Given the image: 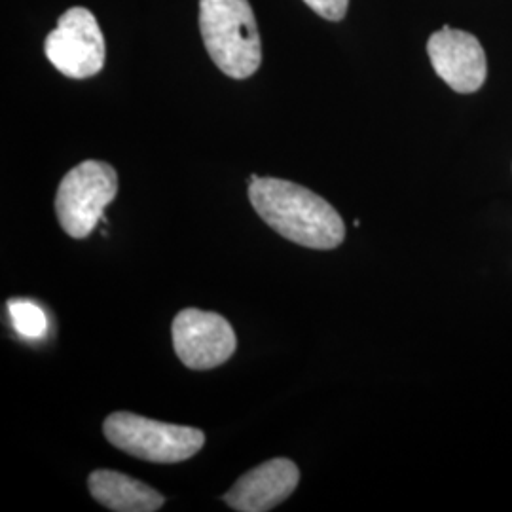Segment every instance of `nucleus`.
Masks as SVG:
<instances>
[{
  "mask_svg": "<svg viewBox=\"0 0 512 512\" xmlns=\"http://www.w3.org/2000/svg\"><path fill=\"white\" fill-rule=\"evenodd\" d=\"M118 194L114 167L86 160L73 167L55 194V213L61 228L74 239L88 238L103 219L105 207Z\"/></svg>",
  "mask_w": 512,
  "mask_h": 512,
  "instance_id": "nucleus-4",
  "label": "nucleus"
},
{
  "mask_svg": "<svg viewBox=\"0 0 512 512\" xmlns=\"http://www.w3.org/2000/svg\"><path fill=\"white\" fill-rule=\"evenodd\" d=\"M93 499L114 512H156L164 507V495L145 482L109 469L93 471L88 478Z\"/></svg>",
  "mask_w": 512,
  "mask_h": 512,
  "instance_id": "nucleus-9",
  "label": "nucleus"
},
{
  "mask_svg": "<svg viewBox=\"0 0 512 512\" xmlns=\"http://www.w3.org/2000/svg\"><path fill=\"white\" fill-rule=\"evenodd\" d=\"M171 336L177 357L192 370H211L224 365L238 348L232 325L215 311L186 308L177 313Z\"/></svg>",
  "mask_w": 512,
  "mask_h": 512,
  "instance_id": "nucleus-6",
  "label": "nucleus"
},
{
  "mask_svg": "<svg viewBox=\"0 0 512 512\" xmlns=\"http://www.w3.org/2000/svg\"><path fill=\"white\" fill-rule=\"evenodd\" d=\"M311 10L329 21H340L348 14L349 0H304Z\"/></svg>",
  "mask_w": 512,
  "mask_h": 512,
  "instance_id": "nucleus-11",
  "label": "nucleus"
},
{
  "mask_svg": "<svg viewBox=\"0 0 512 512\" xmlns=\"http://www.w3.org/2000/svg\"><path fill=\"white\" fill-rule=\"evenodd\" d=\"M205 48L222 73L249 78L262 63V42L249 0H200Z\"/></svg>",
  "mask_w": 512,
  "mask_h": 512,
  "instance_id": "nucleus-2",
  "label": "nucleus"
},
{
  "mask_svg": "<svg viewBox=\"0 0 512 512\" xmlns=\"http://www.w3.org/2000/svg\"><path fill=\"white\" fill-rule=\"evenodd\" d=\"M300 471L291 459L275 458L251 469L224 494V503L238 512H268L293 495Z\"/></svg>",
  "mask_w": 512,
  "mask_h": 512,
  "instance_id": "nucleus-8",
  "label": "nucleus"
},
{
  "mask_svg": "<svg viewBox=\"0 0 512 512\" xmlns=\"http://www.w3.org/2000/svg\"><path fill=\"white\" fill-rule=\"evenodd\" d=\"M249 200L260 219L296 245L330 251L346 239V224L340 213L306 186L253 175Z\"/></svg>",
  "mask_w": 512,
  "mask_h": 512,
  "instance_id": "nucleus-1",
  "label": "nucleus"
},
{
  "mask_svg": "<svg viewBox=\"0 0 512 512\" xmlns=\"http://www.w3.org/2000/svg\"><path fill=\"white\" fill-rule=\"evenodd\" d=\"M435 73L458 93H475L486 82L488 63L478 38L444 25L427 42Z\"/></svg>",
  "mask_w": 512,
  "mask_h": 512,
  "instance_id": "nucleus-7",
  "label": "nucleus"
},
{
  "mask_svg": "<svg viewBox=\"0 0 512 512\" xmlns=\"http://www.w3.org/2000/svg\"><path fill=\"white\" fill-rule=\"evenodd\" d=\"M44 54L55 69L69 78H90L105 65V38L88 8L67 10L44 40Z\"/></svg>",
  "mask_w": 512,
  "mask_h": 512,
  "instance_id": "nucleus-5",
  "label": "nucleus"
},
{
  "mask_svg": "<svg viewBox=\"0 0 512 512\" xmlns=\"http://www.w3.org/2000/svg\"><path fill=\"white\" fill-rule=\"evenodd\" d=\"M8 311H10L14 327L21 336L40 338L46 332L48 321H46L44 311L40 310L37 304L27 302V300H10Z\"/></svg>",
  "mask_w": 512,
  "mask_h": 512,
  "instance_id": "nucleus-10",
  "label": "nucleus"
},
{
  "mask_svg": "<svg viewBox=\"0 0 512 512\" xmlns=\"http://www.w3.org/2000/svg\"><path fill=\"white\" fill-rule=\"evenodd\" d=\"M110 444L133 458L150 463H181L194 458L205 444L196 427L148 420L131 412H114L103 423Z\"/></svg>",
  "mask_w": 512,
  "mask_h": 512,
  "instance_id": "nucleus-3",
  "label": "nucleus"
}]
</instances>
